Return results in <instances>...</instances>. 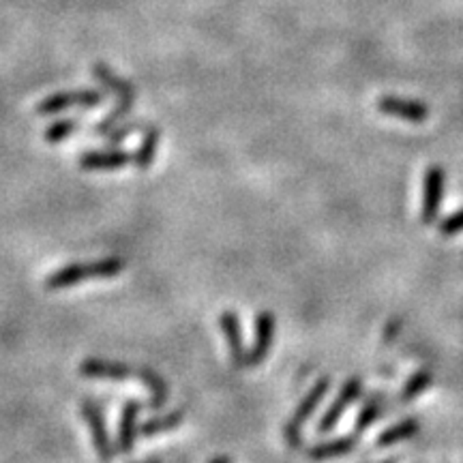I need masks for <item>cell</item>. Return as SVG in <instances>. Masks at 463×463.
Listing matches in <instances>:
<instances>
[{"label":"cell","instance_id":"6da1fadb","mask_svg":"<svg viewBox=\"0 0 463 463\" xmlns=\"http://www.w3.org/2000/svg\"><path fill=\"white\" fill-rule=\"evenodd\" d=\"M125 260L121 257H103V260L92 262H74V264L60 266L59 271L50 272L45 277V287L48 290H65V287L77 286L84 281L97 279H114L125 271Z\"/></svg>","mask_w":463,"mask_h":463},{"label":"cell","instance_id":"7a4b0ae2","mask_svg":"<svg viewBox=\"0 0 463 463\" xmlns=\"http://www.w3.org/2000/svg\"><path fill=\"white\" fill-rule=\"evenodd\" d=\"M328 390H331V378L326 375V378L318 380V382L307 390L305 397L298 401L292 419L283 425V440H286V444L290 446V449H301L302 446V440H305V437H302V427H305L307 420L316 414V410L320 408V404L328 395Z\"/></svg>","mask_w":463,"mask_h":463},{"label":"cell","instance_id":"3957f363","mask_svg":"<svg viewBox=\"0 0 463 463\" xmlns=\"http://www.w3.org/2000/svg\"><path fill=\"white\" fill-rule=\"evenodd\" d=\"M103 99H106V95L97 89H74V90L51 92V95L43 97V99L37 103V114L51 116V114H60V112H67V110H74V107H80V110H95V107L103 106Z\"/></svg>","mask_w":463,"mask_h":463},{"label":"cell","instance_id":"277c9868","mask_svg":"<svg viewBox=\"0 0 463 463\" xmlns=\"http://www.w3.org/2000/svg\"><path fill=\"white\" fill-rule=\"evenodd\" d=\"M80 412H82V419L86 420V425H89L90 429L92 449H95L99 461L112 463L118 451L114 440H112L110 436V429H107V420H106V414H103V408L95 399L86 397L80 401Z\"/></svg>","mask_w":463,"mask_h":463},{"label":"cell","instance_id":"5b68a950","mask_svg":"<svg viewBox=\"0 0 463 463\" xmlns=\"http://www.w3.org/2000/svg\"><path fill=\"white\" fill-rule=\"evenodd\" d=\"M277 337V318L271 311H260L254 318V343L247 349L245 367H257L271 354Z\"/></svg>","mask_w":463,"mask_h":463},{"label":"cell","instance_id":"8992f818","mask_svg":"<svg viewBox=\"0 0 463 463\" xmlns=\"http://www.w3.org/2000/svg\"><path fill=\"white\" fill-rule=\"evenodd\" d=\"M444 189H446V172L444 168L429 166L425 169L423 177V206H420V219L425 225L436 224L437 215H440L442 200H444Z\"/></svg>","mask_w":463,"mask_h":463},{"label":"cell","instance_id":"52a82bcc","mask_svg":"<svg viewBox=\"0 0 463 463\" xmlns=\"http://www.w3.org/2000/svg\"><path fill=\"white\" fill-rule=\"evenodd\" d=\"M360 395H363V380H360L358 375H352V378L343 382L341 388H339L337 397L333 399V404L328 405L326 412H324V416L316 429L318 434L322 436V434H328V431H333L339 420H341V416L348 412L349 405H352Z\"/></svg>","mask_w":463,"mask_h":463},{"label":"cell","instance_id":"ba28073f","mask_svg":"<svg viewBox=\"0 0 463 463\" xmlns=\"http://www.w3.org/2000/svg\"><path fill=\"white\" fill-rule=\"evenodd\" d=\"M378 110L384 116L401 118V121L412 122V125H423L427 118L431 116V107L420 99H408V97L384 95L375 101Z\"/></svg>","mask_w":463,"mask_h":463},{"label":"cell","instance_id":"9c48e42d","mask_svg":"<svg viewBox=\"0 0 463 463\" xmlns=\"http://www.w3.org/2000/svg\"><path fill=\"white\" fill-rule=\"evenodd\" d=\"M144 404L137 399H129L122 405L121 416H118V431H116V451L121 455H129L136 449V442L140 437V416Z\"/></svg>","mask_w":463,"mask_h":463},{"label":"cell","instance_id":"30bf717a","mask_svg":"<svg viewBox=\"0 0 463 463\" xmlns=\"http://www.w3.org/2000/svg\"><path fill=\"white\" fill-rule=\"evenodd\" d=\"M92 77L103 86V90L110 92V95L116 97L118 106L127 107V110L133 112V106L137 101V90L131 82L125 80L122 75H118L110 65L106 63H97L92 67Z\"/></svg>","mask_w":463,"mask_h":463},{"label":"cell","instance_id":"8fae6325","mask_svg":"<svg viewBox=\"0 0 463 463\" xmlns=\"http://www.w3.org/2000/svg\"><path fill=\"white\" fill-rule=\"evenodd\" d=\"M80 373L89 380H99V382H127L136 375V369L121 360L90 357L80 363Z\"/></svg>","mask_w":463,"mask_h":463},{"label":"cell","instance_id":"7c38bea8","mask_svg":"<svg viewBox=\"0 0 463 463\" xmlns=\"http://www.w3.org/2000/svg\"><path fill=\"white\" fill-rule=\"evenodd\" d=\"M82 169H90V172H107V169H121L133 163V153L125 148H97V151H86L77 159Z\"/></svg>","mask_w":463,"mask_h":463},{"label":"cell","instance_id":"4fadbf2b","mask_svg":"<svg viewBox=\"0 0 463 463\" xmlns=\"http://www.w3.org/2000/svg\"><path fill=\"white\" fill-rule=\"evenodd\" d=\"M219 326H221V333H224L225 341H228V352H230L232 365H234V367H245L247 349H245L243 322H240L239 313L232 311V309L221 313Z\"/></svg>","mask_w":463,"mask_h":463},{"label":"cell","instance_id":"5bb4252c","mask_svg":"<svg viewBox=\"0 0 463 463\" xmlns=\"http://www.w3.org/2000/svg\"><path fill=\"white\" fill-rule=\"evenodd\" d=\"M136 380H140V382L146 386V390H148L146 408L157 412L168 404L169 386L166 380H163L161 373L154 372V369H151V367H136Z\"/></svg>","mask_w":463,"mask_h":463},{"label":"cell","instance_id":"9a60e30c","mask_svg":"<svg viewBox=\"0 0 463 463\" xmlns=\"http://www.w3.org/2000/svg\"><path fill=\"white\" fill-rule=\"evenodd\" d=\"M354 449H357V434L334 437V440H326V442H318V444L309 446L307 457L313 461H326V459H334V457L348 455V452H352Z\"/></svg>","mask_w":463,"mask_h":463},{"label":"cell","instance_id":"2e32d148","mask_svg":"<svg viewBox=\"0 0 463 463\" xmlns=\"http://www.w3.org/2000/svg\"><path fill=\"white\" fill-rule=\"evenodd\" d=\"M159 144H161V131H159V127L154 125L144 127L140 146H137L136 153H133V166L140 169V172H146V169L154 163V159H157Z\"/></svg>","mask_w":463,"mask_h":463},{"label":"cell","instance_id":"e0dca14e","mask_svg":"<svg viewBox=\"0 0 463 463\" xmlns=\"http://www.w3.org/2000/svg\"><path fill=\"white\" fill-rule=\"evenodd\" d=\"M183 423H184V410L177 408L172 412H166V414H159V416H153V419L144 420L140 425V436L154 437V436L169 434V431L178 429Z\"/></svg>","mask_w":463,"mask_h":463},{"label":"cell","instance_id":"ac0fdd59","mask_svg":"<svg viewBox=\"0 0 463 463\" xmlns=\"http://www.w3.org/2000/svg\"><path fill=\"white\" fill-rule=\"evenodd\" d=\"M419 429H420L419 419H405L401 420V423L390 425L388 429H384L382 434L378 436V440H375V444H378L380 449H388V446H395L399 444V442L414 437L419 434Z\"/></svg>","mask_w":463,"mask_h":463},{"label":"cell","instance_id":"d6986e66","mask_svg":"<svg viewBox=\"0 0 463 463\" xmlns=\"http://www.w3.org/2000/svg\"><path fill=\"white\" fill-rule=\"evenodd\" d=\"M382 410H384V397L382 393H373L369 395L367 401H365L363 405H360V412L357 416V420H354V431L357 434H365V431L372 427L375 420L382 416Z\"/></svg>","mask_w":463,"mask_h":463},{"label":"cell","instance_id":"ffe728a7","mask_svg":"<svg viewBox=\"0 0 463 463\" xmlns=\"http://www.w3.org/2000/svg\"><path fill=\"white\" fill-rule=\"evenodd\" d=\"M82 129L80 118H60V121L50 122L43 131V142L45 144H60L65 140H69L74 133H77Z\"/></svg>","mask_w":463,"mask_h":463},{"label":"cell","instance_id":"44dd1931","mask_svg":"<svg viewBox=\"0 0 463 463\" xmlns=\"http://www.w3.org/2000/svg\"><path fill=\"white\" fill-rule=\"evenodd\" d=\"M431 384H434V373H431L429 369H419V372H414L408 380H405L399 399L404 401V404L414 401L419 395H423Z\"/></svg>","mask_w":463,"mask_h":463},{"label":"cell","instance_id":"7402d4cb","mask_svg":"<svg viewBox=\"0 0 463 463\" xmlns=\"http://www.w3.org/2000/svg\"><path fill=\"white\" fill-rule=\"evenodd\" d=\"M144 127H146V125H144V122H140V121H122V122H118L114 129H110V131H107L106 136H101V137L107 144H110V146H121L122 142L129 140V137H131L133 133L142 131Z\"/></svg>","mask_w":463,"mask_h":463},{"label":"cell","instance_id":"603a6c76","mask_svg":"<svg viewBox=\"0 0 463 463\" xmlns=\"http://www.w3.org/2000/svg\"><path fill=\"white\" fill-rule=\"evenodd\" d=\"M437 230H440L442 236L461 234L463 232V208L455 210V213L449 215V217L442 219L440 224H437Z\"/></svg>","mask_w":463,"mask_h":463},{"label":"cell","instance_id":"cb8c5ba5","mask_svg":"<svg viewBox=\"0 0 463 463\" xmlns=\"http://www.w3.org/2000/svg\"><path fill=\"white\" fill-rule=\"evenodd\" d=\"M208 463H234L230 459V457H215V459H210Z\"/></svg>","mask_w":463,"mask_h":463},{"label":"cell","instance_id":"d4e9b609","mask_svg":"<svg viewBox=\"0 0 463 463\" xmlns=\"http://www.w3.org/2000/svg\"><path fill=\"white\" fill-rule=\"evenodd\" d=\"M131 463H161V461H131Z\"/></svg>","mask_w":463,"mask_h":463}]
</instances>
